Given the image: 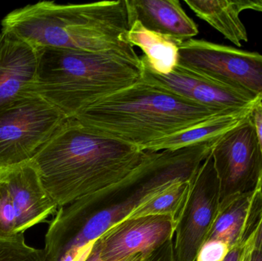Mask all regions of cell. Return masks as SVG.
Returning <instances> with one entry per match:
<instances>
[{
	"instance_id": "cell-8",
	"label": "cell",
	"mask_w": 262,
	"mask_h": 261,
	"mask_svg": "<svg viewBox=\"0 0 262 261\" xmlns=\"http://www.w3.org/2000/svg\"><path fill=\"white\" fill-rule=\"evenodd\" d=\"M178 64L207 79L262 98V55L191 38L179 45Z\"/></svg>"
},
{
	"instance_id": "cell-4",
	"label": "cell",
	"mask_w": 262,
	"mask_h": 261,
	"mask_svg": "<svg viewBox=\"0 0 262 261\" xmlns=\"http://www.w3.org/2000/svg\"><path fill=\"white\" fill-rule=\"evenodd\" d=\"M35 93L69 119L141 80L143 65L134 47L86 52L39 49Z\"/></svg>"
},
{
	"instance_id": "cell-16",
	"label": "cell",
	"mask_w": 262,
	"mask_h": 261,
	"mask_svg": "<svg viewBox=\"0 0 262 261\" xmlns=\"http://www.w3.org/2000/svg\"><path fill=\"white\" fill-rule=\"evenodd\" d=\"M194 13L238 47L248 42L247 30L239 15L247 9L262 12V1L185 0Z\"/></svg>"
},
{
	"instance_id": "cell-15",
	"label": "cell",
	"mask_w": 262,
	"mask_h": 261,
	"mask_svg": "<svg viewBox=\"0 0 262 261\" xmlns=\"http://www.w3.org/2000/svg\"><path fill=\"white\" fill-rule=\"evenodd\" d=\"M129 21H138L148 30L181 44L193 38L199 30L178 0H126Z\"/></svg>"
},
{
	"instance_id": "cell-23",
	"label": "cell",
	"mask_w": 262,
	"mask_h": 261,
	"mask_svg": "<svg viewBox=\"0 0 262 261\" xmlns=\"http://www.w3.org/2000/svg\"><path fill=\"white\" fill-rule=\"evenodd\" d=\"M251 116L258 140L262 146V100L255 104L251 112Z\"/></svg>"
},
{
	"instance_id": "cell-5",
	"label": "cell",
	"mask_w": 262,
	"mask_h": 261,
	"mask_svg": "<svg viewBox=\"0 0 262 261\" xmlns=\"http://www.w3.org/2000/svg\"><path fill=\"white\" fill-rule=\"evenodd\" d=\"M234 111L200 105L141 78L88 107L75 119L93 131L142 150L212 116Z\"/></svg>"
},
{
	"instance_id": "cell-6",
	"label": "cell",
	"mask_w": 262,
	"mask_h": 261,
	"mask_svg": "<svg viewBox=\"0 0 262 261\" xmlns=\"http://www.w3.org/2000/svg\"><path fill=\"white\" fill-rule=\"evenodd\" d=\"M68 120L37 94L0 110V168L32 160Z\"/></svg>"
},
{
	"instance_id": "cell-2",
	"label": "cell",
	"mask_w": 262,
	"mask_h": 261,
	"mask_svg": "<svg viewBox=\"0 0 262 261\" xmlns=\"http://www.w3.org/2000/svg\"><path fill=\"white\" fill-rule=\"evenodd\" d=\"M150 154L72 118L30 162L59 208L121 180Z\"/></svg>"
},
{
	"instance_id": "cell-12",
	"label": "cell",
	"mask_w": 262,
	"mask_h": 261,
	"mask_svg": "<svg viewBox=\"0 0 262 261\" xmlns=\"http://www.w3.org/2000/svg\"><path fill=\"white\" fill-rule=\"evenodd\" d=\"M141 59V58H140ZM142 79L205 107L221 110L252 108L261 97H254L207 79L177 65L169 75H158L143 61Z\"/></svg>"
},
{
	"instance_id": "cell-1",
	"label": "cell",
	"mask_w": 262,
	"mask_h": 261,
	"mask_svg": "<svg viewBox=\"0 0 262 261\" xmlns=\"http://www.w3.org/2000/svg\"><path fill=\"white\" fill-rule=\"evenodd\" d=\"M220 136L151 153L124 179L58 208L46 234L45 261L84 260L98 238L140 205L177 182L192 180Z\"/></svg>"
},
{
	"instance_id": "cell-24",
	"label": "cell",
	"mask_w": 262,
	"mask_h": 261,
	"mask_svg": "<svg viewBox=\"0 0 262 261\" xmlns=\"http://www.w3.org/2000/svg\"><path fill=\"white\" fill-rule=\"evenodd\" d=\"M252 247V242H251L246 246L233 248L230 250L226 259L223 261H245Z\"/></svg>"
},
{
	"instance_id": "cell-20",
	"label": "cell",
	"mask_w": 262,
	"mask_h": 261,
	"mask_svg": "<svg viewBox=\"0 0 262 261\" xmlns=\"http://www.w3.org/2000/svg\"><path fill=\"white\" fill-rule=\"evenodd\" d=\"M0 261H45L44 250L26 245L23 234L0 239Z\"/></svg>"
},
{
	"instance_id": "cell-19",
	"label": "cell",
	"mask_w": 262,
	"mask_h": 261,
	"mask_svg": "<svg viewBox=\"0 0 262 261\" xmlns=\"http://www.w3.org/2000/svg\"><path fill=\"white\" fill-rule=\"evenodd\" d=\"M192 180L173 184L140 205L129 218L149 216H168L177 223L186 205Z\"/></svg>"
},
{
	"instance_id": "cell-25",
	"label": "cell",
	"mask_w": 262,
	"mask_h": 261,
	"mask_svg": "<svg viewBox=\"0 0 262 261\" xmlns=\"http://www.w3.org/2000/svg\"><path fill=\"white\" fill-rule=\"evenodd\" d=\"M252 242L254 249L261 251L262 253V217Z\"/></svg>"
},
{
	"instance_id": "cell-7",
	"label": "cell",
	"mask_w": 262,
	"mask_h": 261,
	"mask_svg": "<svg viewBox=\"0 0 262 261\" xmlns=\"http://www.w3.org/2000/svg\"><path fill=\"white\" fill-rule=\"evenodd\" d=\"M220 182V210L231 202L262 188V146L251 113L222 135L211 151Z\"/></svg>"
},
{
	"instance_id": "cell-3",
	"label": "cell",
	"mask_w": 262,
	"mask_h": 261,
	"mask_svg": "<svg viewBox=\"0 0 262 261\" xmlns=\"http://www.w3.org/2000/svg\"><path fill=\"white\" fill-rule=\"evenodd\" d=\"M1 24L2 32L35 49L100 52L133 47L127 40L130 21L126 0L84 4L38 2L9 12Z\"/></svg>"
},
{
	"instance_id": "cell-10",
	"label": "cell",
	"mask_w": 262,
	"mask_h": 261,
	"mask_svg": "<svg viewBox=\"0 0 262 261\" xmlns=\"http://www.w3.org/2000/svg\"><path fill=\"white\" fill-rule=\"evenodd\" d=\"M220 182L212 155L191 182L186 205L174 229L175 261H195L220 211Z\"/></svg>"
},
{
	"instance_id": "cell-14",
	"label": "cell",
	"mask_w": 262,
	"mask_h": 261,
	"mask_svg": "<svg viewBox=\"0 0 262 261\" xmlns=\"http://www.w3.org/2000/svg\"><path fill=\"white\" fill-rule=\"evenodd\" d=\"M261 217L262 188L239 196L221 208L207 241H221L230 250L246 246L253 240Z\"/></svg>"
},
{
	"instance_id": "cell-26",
	"label": "cell",
	"mask_w": 262,
	"mask_h": 261,
	"mask_svg": "<svg viewBox=\"0 0 262 261\" xmlns=\"http://www.w3.org/2000/svg\"><path fill=\"white\" fill-rule=\"evenodd\" d=\"M152 254V253H151ZM149 254H139V255L134 256V257H129V258L125 259L121 261H145L147 259V257L150 255ZM82 261H104L101 260V259L98 258V257H95V256L92 255V254H88L87 257L84 259Z\"/></svg>"
},
{
	"instance_id": "cell-18",
	"label": "cell",
	"mask_w": 262,
	"mask_h": 261,
	"mask_svg": "<svg viewBox=\"0 0 262 261\" xmlns=\"http://www.w3.org/2000/svg\"><path fill=\"white\" fill-rule=\"evenodd\" d=\"M127 40L133 47L137 46L143 51L142 61L155 73L169 75L178 65L180 43L148 30L140 21L130 24Z\"/></svg>"
},
{
	"instance_id": "cell-21",
	"label": "cell",
	"mask_w": 262,
	"mask_h": 261,
	"mask_svg": "<svg viewBox=\"0 0 262 261\" xmlns=\"http://www.w3.org/2000/svg\"><path fill=\"white\" fill-rule=\"evenodd\" d=\"M229 251L230 248L225 242L207 241L200 248L195 261H223Z\"/></svg>"
},
{
	"instance_id": "cell-9",
	"label": "cell",
	"mask_w": 262,
	"mask_h": 261,
	"mask_svg": "<svg viewBox=\"0 0 262 261\" xmlns=\"http://www.w3.org/2000/svg\"><path fill=\"white\" fill-rule=\"evenodd\" d=\"M58 209L30 161L0 168V239L23 234Z\"/></svg>"
},
{
	"instance_id": "cell-17",
	"label": "cell",
	"mask_w": 262,
	"mask_h": 261,
	"mask_svg": "<svg viewBox=\"0 0 262 261\" xmlns=\"http://www.w3.org/2000/svg\"><path fill=\"white\" fill-rule=\"evenodd\" d=\"M252 109L253 107L212 116L186 130L151 143L142 150L158 153L163 150H178L218 137L243 122Z\"/></svg>"
},
{
	"instance_id": "cell-22",
	"label": "cell",
	"mask_w": 262,
	"mask_h": 261,
	"mask_svg": "<svg viewBox=\"0 0 262 261\" xmlns=\"http://www.w3.org/2000/svg\"><path fill=\"white\" fill-rule=\"evenodd\" d=\"M145 261H175L172 239L154 251Z\"/></svg>"
},
{
	"instance_id": "cell-13",
	"label": "cell",
	"mask_w": 262,
	"mask_h": 261,
	"mask_svg": "<svg viewBox=\"0 0 262 261\" xmlns=\"http://www.w3.org/2000/svg\"><path fill=\"white\" fill-rule=\"evenodd\" d=\"M38 51L10 34L0 33V110L33 96Z\"/></svg>"
},
{
	"instance_id": "cell-11",
	"label": "cell",
	"mask_w": 262,
	"mask_h": 261,
	"mask_svg": "<svg viewBox=\"0 0 262 261\" xmlns=\"http://www.w3.org/2000/svg\"><path fill=\"white\" fill-rule=\"evenodd\" d=\"M176 222L168 216L128 218L107 230L89 254L104 261H121L149 254L173 239Z\"/></svg>"
},
{
	"instance_id": "cell-27",
	"label": "cell",
	"mask_w": 262,
	"mask_h": 261,
	"mask_svg": "<svg viewBox=\"0 0 262 261\" xmlns=\"http://www.w3.org/2000/svg\"><path fill=\"white\" fill-rule=\"evenodd\" d=\"M245 261H262V253L252 247Z\"/></svg>"
}]
</instances>
